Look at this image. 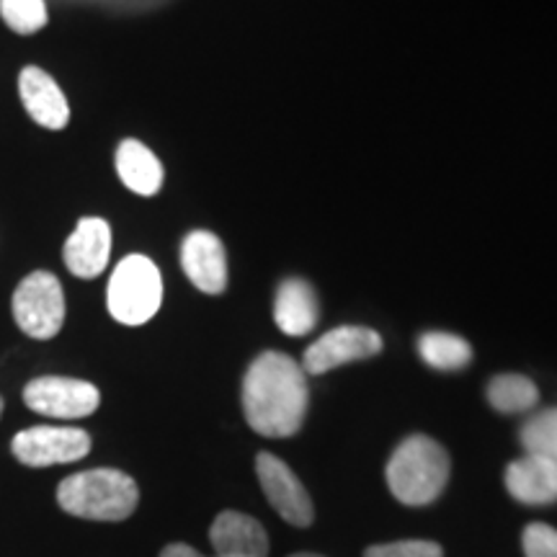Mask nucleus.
<instances>
[{"label":"nucleus","instance_id":"obj_1","mask_svg":"<svg viewBox=\"0 0 557 557\" xmlns=\"http://www.w3.org/2000/svg\"><path fill=\"white\" fill-rule=\"evenodd\" d=\"M310 387L305 369L282 351H263L243 380V413L256 434L295 436L308 416Z\"/></svg>","mask_w":557,"mask_h":557},{"label":"nucleus","instance_id":"obj_2","mask_svg":"<svg viewBox=\"0 0 557 557\" xmlns=\"http://www.w3.org/2000/svg\"><path fill=\"white\" fill-rule=\"evenodd\" d=\"M58 504L70 517L90 521H124L139 504L137 483L127 472L96 468L75 472L58 485Z\"/></svg>","mask_w":557,"mask_h":557},{"label":"nucleus","instance_id":"obj_3","mask_svg":"<svg viewBox=\"0 0 557 557\" xmlns=\"http://www.w3.org/2000/svg\"><path fill=\"white\" fill-rule=\"evenodd\" d=\"M449 480V457L434 438L408 436L387 462L389 493L406 506H429L442 496Z\"/></svg>","mask_w":557,"mask_h":557},{"label":"nucleus","instance_id":"obj_4","mask_svg":"<svg viewBox=\"0 0 557 557\" xmlns=\"http://www.w3.org/2000/svg\"><path fill=\"white\" fill-rule=\"evenodd\" d=\"M163 302V276L148 256H127L109 278L107 305L122 325H145Z\"/></svg>","mask_w":557,"mask_h":557},{"label":"nucleus","instance_id":"obj_5","mask_svg":"<svg viewBox=\"0 0 557 557\" xmlns=\"http://www.w3.org/2000/svg\"><path fill=\"white\" fill-rule=\"evenodd\" d=\"M13 320L29 338L50 341L65 323V292L50 271H34L13 292Z\"/></svg>","mask_w":557,"mask_h":557},{"label":"nucleus","instance_id":"obj_6","mask_svg":"<svg viewBox=\"0 0 557 557\" xmlns=\"http://www.w3.org/2000/svg\"><path fill=\"white\" fill-rule=\"evenodd\" d=\"M11 451L26 468H52L86 457L90 436L73 426H32L13 436Z\"/></svg>","mask_w":557,"mask_h":557},{"label":"nucleus","instance_id":"obj_7","mask_svg":"<svg viewBox=\"0 0 557 557\" xmlns=\"http://www.w3.org/2000/svg\"><path fill=\"white\" fill-rule=\"evenodd\" d=\"M24 403L29 410L50 418H86L96 413L101 395L96 385L73 377H37L24 387Z\"/></svg>","mask_w":557,"mask_h":557},{"label":"nucleus","instance_id":"obj_8","mask_svg":"<svg viewBox=\"0 0 557 557\" xmlns=\"http://www.w3.org/2000/svg\"><path fill=\"white\" fill-rule=\"evenodd\" d=\"M256 472H259V483L269 504L287 524L310 527L315 521V508H312L308 487L287 468V462L269 455V451H261L256 459Z\"/></svg>","mask_w":557,"mask_h":557},{"label":"nucleus","instance_id":"obj_9","mask_svg":"<svg viewBox=\"0 0 557 557\" xmlns=\"http://www.w3.org/2000/svg\"><path fill=\"white\" fill-rule=\"evenodd\" d=\"M382 351V336L367 325H341L320 336L305 351L302 369L308 374H325L348 361L372 359Z\"/></svg>","mask_w":557,"mask_h":557},{"label":"nucleus","instance_id":"obj_10","mask_svg":"<svg viewBox=\"0 0 557 557\" xmlns=\"http://www.w3.org/2000/svg\"><path fill=\"white\" fill-rule=\"evenodd\" d=\"M181 267L189 282L205 295H220L227 287V253L209 230H194L181 246Z\"/></svg>","mask_w":557,"mask_h":557},{"label":"nucleus","instance_id":"obj_11","mask_svg":"<svg viewBox=\"0 0 557 557\" xmlns=\"http://www.w3.org/2000/svg\"><path fill=\"white\" fill-rule=\"evenodd\" d=\"M111 256V227L101 218H83L73 235L65 240L62 259L73 276L96 278L109 267Z\"/></svg>","mask_w":557,"mask_h":557},{"label":"nucleus","instance_id":"obj_12","mask_svg":"<svg viewBox=\"0 0 557 557\" xmlns=\"http://www.w3.org/2000/svg\"><path fill=\"white\" fill-rule=\"evenodd\" d=\"M18 94L24 109L39 127L45 129H65L70 122V107L62 88L54 83L50 73L37 65L21 70L18 75Z\"/></svg>","mask_w":557,"mask_h":557},{"label":"nucleus","instance_id":"obj_13","mask_svg":"<svg viewBox=\"0 0 557 557\" xmlns=\"http://www.w3.org/2000/svg\"><path fill=\"white\" fill-rule=\"evenodd\" d=\"M218 557H269V534L259 521L240 511H222L209 529Z\"/></svg>","mask_w":557,"mask_h":557},{"label":"nucleus","instance_id":"obj_14","mask_svg":"<svg viewBox=\"0 0 557 557\" xmlns=\"http://www.w3.org/2000/svg\"><path fill=\"white\" fill-rule=\"evenodd\" d=\"M506 487L519 504L547 506L557 500V465L545 457L527 455L508 465Z\"/></svg>","mask_w":557,"mask_h":557},{"label":"nucleus","instance_id":"obj_15","mask_svg":"<svg viewBox=\"0 0 557 557\" xmlns=\"http://www.w3.org/2000/svg\"><path fill=\"white\" fill-rule=\"evenodd\" d=\"M315 289L305 278H287L278 284L274 297V320L287 336H308L318 323Z\"/></svg>","mask_w":557,"mask_h":557},{"label":"nucleus","instance_id":"obj_16","mask_svg":"<svg viewBox=\"0 0 557 557\" xmlns=\"http://www.w3.org/2000/svg\"><path fill=\"white\" fill-rule=\"evenodd\" d=\"M116 173L122 184L139 197H156L163 186V165L139 139H122L116 148Z\"/></svg>","mask_w":557,"mask_h":557},{"label":"nucleus","instance_id":"obj_17","mask_svg":"<svg viewBox=\"0 0 557 557\" xmlns=\"http://www.w3.org/2000/svg\"><path fill=\"white\" fill-rule=\"evenodd\" d=\"M418 354L431 369H442V372H457L472 361V348L465 338L455 333L429 331L418 338Z\"/></svg>","mask_w":557,"mask_h":557},{"label":"nucleus","instance_id":"obj_18","mask_svg":"<svg viewBox=\"0 0 557 557\" xmlns=\"http://www.w3.org/2000/svg\"><path fill=\"white\" fill-rule=\"evenodd\" d=\"M540 393L529 377L521 374H498L487 385V403L498 410V413H527L537 406Z\"/></svg>","mask_w":557,"mask_h":557},{"label":"nucleus","instance_id":"obj_19","mask_svg":"<svg viewBox=\"0 0 557 557\" xmlns=\"http://www.w3.org/2000/svg\"><path fill=\"white\" fill-rule=\"evenodd\" d=\"M521 444H524L527 455L545 457L557 465V408H547L534 413L521 426Z\"/></svg>","mask_w":557,"mask_h":557},{"label":"nucleus","instance_id":"obj_20","mask_svg":"<svg viewBox=\"0 0 557 557\" xmlns=\"http://www.w3.org/2000/svg\"><path fill=\"white\" fill-rule=\"evenodd\" d=\"M0 18L11 32L21 37H32L47 26V3L45 0H0Z\"/></svg>","mask_w":557,"mask_h":557},{"label":"nucleus","instance_id":"obj_21","mask_svg":"<svg viewBox=\"0 0 557 557\" xmlns=\"http://www.w3.org/2000/svg\"><path fill=\"white\" fill-rule=\"evenodd\" d=\"M364 557H444V549L429 540H403L367 547Z\"/></svg>","mask_w":557,"mask_h":557},{"label":"nucleus","instance_id":"obj_22","mask_svg":"<svg viewBox=\"0 0 557 557\" xmlns=\"http://www.w3.org/2000/svg\"><path fill=\"white\" fill-rule=\"evenodd\" d=\"M527 557H557V529L547 524H529L524 529Z\"/></svg>","mask_w":557,"mask_h":557},{"label":"nucleus","instance_id":"obj_23","mask_svg":"<svg viewBox=\"0 0 557 557\" xmlns=\"http://www.w3.org/2000/svg\"><path fill=\"white\" fill-rule=\"evenodd\" d=\"M160 557H207L197 553V549L189 547V545H181V542H176V545H169L160 553Z\"/></svg>","mask_w":557,"mask_h":557},{"label":"nucleus","instance_id":"obj_24","mask_svg":"<svg viewBox=\"0 0 557 557\" xmlns=\"http://www.w3.org/2000/svg\"><path fill=\"white\" fill-rule=\"evenodd\" d=\"M289 557H323V555H315V553H297V555H289Z\"/></svg>","mask_w":557,"mask_h":557},{"label":"nucleus","instance_id":"obj_25","mask_svg":"<svg viewBox=\"0 0 557 557\" xmlns=\"http://www.w3.org/2000/svg\"><path fill=\"white\" fill-rule=\"evenodd\" d=\"M0 416H3V398H0Z\"/></svg>","mask_w":557,"mask_h":557}]
</instances>
